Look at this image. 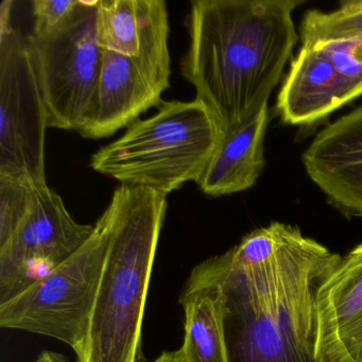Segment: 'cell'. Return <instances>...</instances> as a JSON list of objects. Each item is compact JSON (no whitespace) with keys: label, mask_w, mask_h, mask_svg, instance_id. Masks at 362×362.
Instances as JSON below:
<instances>
[{"label":"cell","mask_w":362,"mask_h":362,"mask_svg":"<svg viewBox=\"0 0 362 362\" xmlns=\"http://www.w3.org/2000/svg\"><path fill=\"white\" fill-rule=\"evenodd\" d=\"M356 97L324 50L302 46L279 90L277 111L286 124H310Z\"/></svg>","instance_id":"13"},{"label":"cell","mask_w":362,"mask_h":362,"mask_svg":"<svg viewBox=\"0 0 362 362\" xmlns=\"http://www.w3.org/2000/svg\"><path fill=\"white\" fill-rule=\"evenodd\" d=\"M98 4L99 0H79L58 28L26 37L47 110L48 128L78 131L83 124L103 65Z\"/></svg>","instance_id":"6"},{"label":"cell","mask_w":362,"mask_h":362,"mask_svg":"<svg viewBox=\"0 0 362 362\" xmlns=\"http://www.w3.org/2000/svg\"><path fill=\"white\" fill-rule=\"evenodd\" d=\"M302 46L319 45L329 42L362 37V0L341 4L336 11H308L300 28Z\"/></svg>","instance_id":"16"},{"label":"cell","mask_w":362,"mask_h":362,"mask_svg":"<svg viewBox=\"0 0 362 362\" xmlns=\"http://www.w3.org/2000/svg\"><path fill=\"white\" fill-rule=\"evenodd\" d=\"M315 317L317 362H362V245L322 281Z\"/></svg>","instance_id":"10"},{"label":"cell","mask_w":362,"mask_h":362,"mask_svg":"<svg viewBox=\"0 0 362 362\" xmlns=\"http://www.w3.org/2000/svg\"><path fill=\"white\" fill-rule=\"evenodd\" d=\"M33 35H44L58 28L79 5V0H35Z\"/></svg>","instance_id":"19"},{"label":"cell","mask_w":362,"mask_h":362,"mask_svg":"<svg viewBox=\"0 0 362 362\" xmlns=\"http://www.w3.org/2000/svg\"><path fill=\"white\" fill-rule=\"evenodd\" d=\"M167 196L116 188L105 211L109 245L88 337L78 362H141V329Z\"/></svg>","instance_id":"3"},{"label":"cell","mask_w":362,"mask_h":362,"mask_svg":"<svg viewBox=\"0 0 362 362\" xmlns=\"http://www.w3.org/2000/svg\"><path fill=\"white\" fill-rule=\"evenodd\" d=\"M97 33L103 50L134 59L170 88V27L165 1L99 0Z\"/></svg>","instance_id":"9"},{"label":"cell","mask_w":362,"mask_h":362,"mask_svg":"<svg viewBox=\"0 0 362 362\" xmlns=\"http://www.w3.org/2000/svg\"><path fill=\"white\" fill-rule=\"evenodd\" d=\"M302 160L332 206L362 218V107L322 130Z\"/></svg>","instance_id":"12"},{"label":"cell","mask_w":362,"mask_h":362,"mask_svg":"<svg viewBox=\"0 0 362 362\" xmlns=\"http://www.w3.org/2000/svg\"><path fill=\"white\" fill-rule=\"evenodd\" d=\"M156 115L139 119L90 158L93 170L168 196L202 177L222 130L198 99L163 101Z\"/></svg>","instance_id":"4"},{"label":"cell","mask_w":362,"mask_h":362,"mask_svg":"<svg viewBox=\"0 0 362 362\" xmlns=\"http://www.w3.org/2000/svg\"><path fill=\"white\" fill-rule=\"evenodd\" d=\"M268 105L235 128L222 131L198 186L205 194L226 196L249 189L264 170Z\"/></svg>","instance_id":"15"},{"label":"cell","mask_w":362,"mask_h":362,"mask_svg":"<svg viewBox=\"0 0 362 362\" xmlns=\"http://www.w3.org/2000/svg\"><path fill=\"white\" fill-rule=\"evenodd\" d=\"M153 362H186L181 349L175 351H165Z\"/></svg>","instance_id":"21"},{"label":"cell","mask_w":362,"mask_h":362,"mask_svg":"<svg viewBox=\"0 0 362 362\" xmlns=\"http://www.w3.org/2000/svg\"><path fill=\"white\" fill-rule=\"evenodd\" d=\"M300 0H192L182 75L222 131L268 105L298 41Z\"/></svg>","instance_id":"2"},{"label":"cell","mask_w":362,"mask_h":362,"mask_svg":"<svg viewBox=\"0 0 362 362\" xmlns=\"http://www.w3.org/2000/svg\"><path fill=\"white\" fill-rule=\"evenodd\" d=\"M35 182L20 175H0V245L18 230L33 204Z\"/></svg>","instance_id":"17"},{"label":"cell","mask_w":362,"mask_h":362,"mask_svg":"<svg viewBox=\"0 0 362 362\" xmlns=\"http://www.w3.org/2000/svg\"><path fill=\"white\" fill-rule=\"evenodd\" d=\"M217 260L228 362H317L315 298L340 255L272 222Z\"/></svg>","instance_id":"1"},{"label":"cell","mask_w":362,"mask_h":362,"mask_svg":"<svg viewBox=\"0 0 362 362\" xmlns=\"http://www.w3.org/2000/svg\"><path fill=\"white\" fill-rule=\"evenodd\" d=\"M185 315L186 362H228L224 337V298L217 256L192 270L180 296Z\"/></svg>","instance_id":"14"},{"label":"cell","mask_w":362,"mask_h":362,"mask_svg":"<svg viewBox=\"0 0 362 362\" xmlns=\"http://www.w3.org/2000/svg\"><path fill=\"white\" fill-rule=\"evenodd\" d=\"M12 5L0 6V175L46 184L47 110L26 37L12 24Z\"/></svg>","instance_id":"7"},{"label":"cell","mask_w":362,"mask_h":362,"mask_svg":"<svg viewBox=\"0 0 362 362\" xmlns=\"http://www.w3.org/2000/svg\"><path fill=\"white\" fill-rule=\"evenodd\" d=\"M166 90L134 59L103 50L98 83L78 132L88 139L112 136L151 107L158 109Z\"/></svg>","instance_id":"11"},{"label":"cell","mask_w":362,"mask_h":362,"mask_svg":"<svg viewBox=\"0 0 362 362\" xmlns=\"http://www.w3.org/2000/svg\"><path fill=\"white\" fill-rule=\"evenodd\" d=\"M33 362H71L62 354L56 351H44L37 356V359Z\"/></svg>","instance_id":"20"},{"label":"cell","mask_w":362,"mask_h":362,"mask_svg":"<svg viewBox=\"0 0 362 362\" xmlns=\"http://www.w3.org/2000/svg\"><path fill=\"white\" fill-rule=\"evenodd\" d=\"M109 216L86 243L47 275L0 304V325L57 339L78 356L88 337L109 245Z\"/></svg>","instance_id":"5"},{"label":"cell","mask_w":362,"mask_h":362,"mask_svg":"<svg viewBox=\"0 0 362 362\" xmlns=\"http://www.w3.org/2000/svg\"><path fill=\"white\" fill-rule=\"evenodd\" d=\"M94 226L71 217L60 194L37 184L33 204L18 230L0 245V304L43 279L90 238Z\"/></svg>","instance_id":"8"},{"label":"cell","mask_w":362,"mask_h":362,"mask_svg":"<svg viewBox=\"0 0 362 362\" xmlns=\"http://www.w3.org/2000/svg\"><path fill=\"white\" fill-rule=\"evenodd\" d=\"M315 46L327 54L336 71L344 78L357 96L362 95V37Z\"/></svg>","instance_id":"18"}]
</instances>
